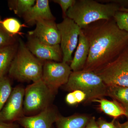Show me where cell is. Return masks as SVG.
<instances>
[{
  "label": "cell",
  "mask_w": 128,
  "mask_h": 128,
  "mask_svg": "<svg viewBox=\"0 0 128 128\" xmlns=\"http://www.w3.org/2000/svg\"><path fill=\"white\" fill-rule=\"evenodd\" d=\"M89 42V55L83 70L95 72L114 60L128 48V32L114 18L101 20L82 29Z\"/></svg>",
  "instance_id": "1"
},
{
  "label": "cell",
  "mask_w": 128,
  "mask_h": 128,
  "mask_svg": "<svg viewBox=\"0 0 128 128\" xmlns=\"http://www.w3.org/2000/svg\"><path fill=\"white\" fill-rule=\"evenodd\" d=\"M121 6L114 3H102L94 0H76L66 12V17L73 20L81 29L101 20L114 18Z\"/></svg>",
  "instance_id": "2"
},
{
  "label": "cell",
  "mask_w": 128,
  "mask_h": 128,
  "mask_svg": "<svg viewBox=\"0 0 128 128\" xmlns=\"http://www.w3.org/2000/svg\"><path fill=\"white\" fill-rule=\"evenodd\" d=\"M44 62L35 57L19 38L17 51L8 71L9 75L20 81L36 82L41 80Z\"/></svg>",
  "instance_id": "3"
},
{
  "label": "cell",
  "mask_w": 128,
  "mask_h": 128,
  "mask_svg": "<svg viewBox=\"0 0 128 128\" xmlns=\"http://www.w3.org/2000/svg\"><path fill=\"white\" fill-rule=\"evenodd\" d=\"M72 92L80 90L86 94V100L92 101L108 96V86L100 77L94 72L80 70L72 72L65 85Z\"/></svg>",
  "instance_id": "4"
},
{
  "label": "cell",
  "mask_w": 128,
  "mask_h": 128,
  "mask_svg": "<svg viewBox=\"0 0 128 128\" xmlns=\"http://www.w3.org/2000/svg\"><path fill=\"white\" fill-rule=\"evenodd\" d=\"M55 92L41 80L28 85L25 89L24 114H36L51 106Z\"/></svg>",
  "instance_id": "5"
},
{
  "label": "cell",
  "mask_w": 128,
  "mask_h": 128,
  "mask_svg": "<svg viewBox=\"0 0 128 128\" xmlns=\"http://www.w3.org/2000/svg\"><path fill=\"white\" fill-rule=\"evenodd\" d=\"M94 72L107 86L128 87V48L114 60Z\"/></svg>",
  "instance_id": "6"
},
{
  "label": "cell",
  "mask_w": 128,
  "mask_h": 128,
  "mask_svg": "<svg viewBox=\"0 0 128 128\" xmlns=\"http://www.w3.org/2000/svg\"><path fill=\"white\" fill-rule=\"evenodd\" d=\"M57 26L60 36V44L63 55L62 62L70 64L73 54L77 47L79 37L82 29L70 18H63Z\"/></svg>",
  "instance_id": "7"
},
{
  "label": "cell",
  "mask_w": 128,
  "mask_h": 128,
  "mask_svg": "<svg viewBox=\"0 0 128 128\" xmlns=\"http://www.w3.org/2000/svg\"><path fill=\"white\" fill-rule=\"evenodd\" d=\"M72 72L70 65L64 62L44 61L41 80L56 93L59 88L66 84Z\"/></svg>",
  "instance_id": "8"
},
{
  "label": "cell",
  "mask_w": 128,
  "mask_h": 128,
  "mask_svg": "<svg viewBox=\"0 0 128 128\" xmlns=\"http://www.w3.org/2000/svg\"><path fill=\"white\" fill-rule=\"evenodd\" d=\"M25 89L22 86L18 85L12 89L9 98L0 112V120L13 122L24 116Z\"/></svg>",
  "instance_id": "9"
},
{
  "label": "cell",
  "mask_w": 128,
  "mask_h": 128,
  "mask_svg": "<svg viewBox=\"0 0 128 128\" xmlns=\"http://www.w3.org/2000/svg\"><path fill=\"white\" fill-rule=\"evenodd\" d=\"M26 45L30 52L42 61L62 62L63 55L60 44H47L37 38L28 34Z\"/></svg>",
  "instance_id": "10"
},
{
  "label": "cell",
  "mask_w": 128,
  "mask_h": 128,
  "mask_svg": "<svg viewBox=\"0 0 128 128\" xmlns=\"http://www.w3.org/2000/svg\"><path fill=\"white\" fill-rule=\"evenodd\" d=\"M28 34L49 45L60 44V34L55 20H40L37 22L34 30L28 32Z\"/></svg>",
  "instance_id": "11"
},
{
  "label": "cell",
  "mask_w": 128,
  "mask_h": 128,
  "mask_svg": "<svg viewBox=\"0 0 128 128\" xmlns=\"http://www.w3.org/2000/svg\"><path fill=\"white\" fill-rule=\"evenodd\" d=\"M59 116L57 110L51 106L35 115L23 116L17 122L24 128H53Z\"/></svg>",
  "instance_id": "12"
},
{
  "label": "cell",
  "mask_w": 128,
  "mask_h": 128,
  "mask_svg": "<svg viewBox=\"0 0 128 128\" xmlns=\"http://www.w3.org/2000/svg\"><path fill=\"white\" fill-rule=\"evenodd\" d=\"M25 24L32 26L40 20H53L56 18L52 14L48 0H37L34 4L22 17Z\"/></svg>",
  "instance_id": "13"
},
{
  "label": "cell",
  "mask_w": 128,
  "mask_h": 128,
  "mask_svg": "<svg viewBox=\"0 0 128 128\" xmlns=\"http://www.w3.org/2000/svg\"><path fill=\"white\" fill-rule=\"evenodd\" d=\"M89 50V42L82 30L79 36L76 50L70 64L72 71L83 70L87 61Z\"/></svg>",
  "instance_id": "14"
},
{
  "label": "cell",
  "mask_w": 128,
  "mask_h": 128,
  "mask_svg": "<svg viewBox=\"0 0 128 128\" xmlns=\"http://www.w3.org/2000/svg\"><path fill=\"white\" fill-rule=\"evenodd\" d=\"M18 46V40L16 43L0 47V78L8 72Z\"/></svg>",
  "instance_id": "15"
},
{
  "label": "cell",
  "mask_w": 128,
  "mask_h": 128,
  "mask_svg": "<svg viewBox=\"0 0 128 128\" xmlns=\"http://www.w3.org/2000/svg\"><path fill=\"white\" fill-rule=\"evenodd\" d=\"M90 119L85 115H74L68 117L59 116L56 121V128H85Z\"/></svg>",
  "instance_id": "16"
},
{
  "label": "cell",
  "mask_w": 128,
  "mask_h": 128,
  "mask_svg": "<svg viewBox=\"0 0 128 128\" xmlns=\"http://www.w3.org/2000/svg\"><path fill=\"white\" fill-rule=\"evenodd\" d=\"M92 102H98L100 110L106 114L114 118V119L124 115L123 107L116 101L101 98L95 99Z\"/></svg>",
  "instance_id": "17"
},
{
  "label": "cell",
  "mask_w": 128,
  "mask_h": 128,
  "mask_svg": "<svg viewBox=\"0 0 128 128\" xmlns=\"http://www.w3.org/2000/svg\"><path fill=\"white\" fill-rule=\"evenodd\" d=\"M107 95L123 106L128 105V87L107 86Z\"/></svg>",
  "instance_id": "18"
},
{
  "label": "cell",
  "mask_w": 128,
  "mask_h": 128,
  "mask_svg": "<svg viewBox=\"0 0 128 128\" xmlns=\"http://www.w3.org/2000/svg\"><path fill=\"white\" fill-rule=\"evenodd\" d=\"M35 2V0H10L8 1V4L10 10L19 16L22 17Z\"/></svg>",
  "instance_id": "19"
},
{
  "label": "cell",
  "mask_w": 128,
  "mask_h": 128,
  "mask_svg": "<svg viewBox=\"0 0 128 128\" xmlns=\"http://www.w3.org/2000/svg\"><path fill=\"white\" fill-rule=\"evenodd\" d=\"M2 23L5 30L13 36L22 35V34L21 32L22 28L28 27L25 24H22L17 19L14 18H5L2 20Z\"/></svg>",
  "instance_id": "20"
},
{
  "label": "cell",
  "mask_w": 128,
  "mask_h": 128,
  "mask_svg": "<svg viewBox=\"0 0 128 128\" xmlns=\"http://www.w3.org/2000/svg\"><path fill=\"white\" fill-rule=\"evenodd\" d=\"M10 80L7 76L0 78V112L6 104L12 91Z\"/></svg>",
  "instance_id": "21"
},
{
  "label": "cell",
  "mask_w": 128,
  "mask_h": 128,
  "mask_svg": "<svg viewBox=\"0 0 128 128\" xmlns=\"http://www.w3.org/2000/svg\"><path fill=\"white\" fill-rule=\"evenodd\" d=\"M2 20L0 16V47L16 43L18 40L16 36L10 34L5 30L2 26Z\"/></svg>",
  "instance_id": "22"
},
{
  "label": "cell",
  "mask_w": 128,
  "mask_h": 128,
  "mask_svg": "<svg viewBox=\"0 0 128 128\" xmlns=\"http://www.w3.org/2000/svg\"><path fill=\"white\" fill-rule=\"evenodd\" d=\"M117 25L121 30L128 32V13L118 11L114 16Z\"/></svg>",
  "instance_id": "23"
},
{
  "label": "cell",
  "mask_w": 128,
  "mask_h": 128,
  "mask_svg": "<svg viewBox=\"0 0 128 128\" xmlns=\"http://www.w3.org/2000/svg\"><path fill=\"white\" fill-rule=\"evenodd\" d=\"M53 2L58 4L61 7L63 18L66 17V12L74 5L76 0H54Z\"/></svg>",
  "instance_id": "24"
},
{
  "label": "cell",
  "mask_w": 128,
  "mask_h": 128,
  "mask_svg": "<svg viewBox=\"0 0 128 128\" xmlns=\"http://www.w3.org/2000/svg\"><path fill=\"white\" fill-rule=\"evenodd\" d=\"M115 119L111 122H108L102 118H99L96 121L99 128H117L114 124Z\"/></svg>",
  "instance_id": "25"
},
{
  "label": "cell",
  "mask_w": 128,
  "mask_h": 128,
  "mask_svg": "<svg viewBox=\"0 0 128 128\" xmlns=\"http://www.w3.org/2000/svg\"><path fill=\"white\" fill-rule=\"evenodd\" d=\"M72 92L77 104L86 100L87 97L84 92L80 90H75Z\"/></svg>",
  "instance_id": "26"
},
{
  "label": "cell",
  "mask_w": 128,
  "mask_h": 128,
  "mask_svg": "<svg viewBox=\"0 0 128 128\" xmlns=\"http://www.w3.org/2000/svg\"><path fill=\"white\" fill-rule=\"evenodd\" d=\"M66 101L69 105H74L77 104L72 92L67 94L66 97Z\"/></svg>",
  "instance_id": "27"
},
{
  "label": "cell",
  "mask_w": 128,
  "mask_h": 128,
  "mask_svg": "<svg viewBox=\"0 0 128 128\" xmlns=\"http://www.w3.org/2000/svg\"><path fill=\"white\" fill-rule=\"evenodd\" d=\"M0 128H18V126L13 122H7L0 120Z\"/></svg>",
  "instance_id": "28"
},
{
  "label": "cell",
  "mask_w": 128,
  "mask_h": 128,
  "mask_svg": "<svg viewBox=\"0 0 128 128\" xmlns=\"http://www.w3.org/2000/svg\"><path fill=\"white\" fill-rule=\"evenodd\" d=\"M85 128H99L96 121L95 117L90 118Z\"/></svg>",
  "instance_id": "29"
},
{
  "label": "cell",
  "mask_w": 128,
  "mask_h": 128,
  "mask_svg": "<svg viewBox=\"0 0 128 128\" xmlns=\"http://www.w3.org/2000/svg\"><path fill=\"white\" fill-rule=\"evenodd\" d=\"M117 128H128V121L124 123H120L118 121H114Z\"/></svg>",
  "instance_id": "30"
},
{
  "label": "cell",
  "mask_w": 128,
  "mask_h": 128,
  "mask_svg": "<svg viewBox=\"0 0 128 128\" xmlns=\"http://www.w3.org/2000/svg\"><path fill=\"white\" fill-rule=\"evenodd\" d=\"M122 106L123 107L124 110V115L128 118V105H126V106H123V105H122Z\"/></svg>",
  "instance_id": "31"
},
{
  "label": "cell",
  "mask_w": 128,
  "mask_h": 128,
  "mask_svg": "<svg viewBox=\"0 0 128 128\" xmlns=\"http://www.w3.org/2000/svg\"><path fill=\"white\" fill-rule=\"evenodd\" d=\"M119 11L124 12L128 13V8L121 7L119 9Z\"/></svg>",
  "instance_id": "32"
}]
</instances>
